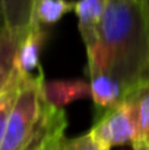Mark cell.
<instances>
[{
	"instance_id": "6da1fadb",
	"label": "cell",
	"mask_w": 149,
	"mask_h": 150,
	"mask_svg": "<svg viewBox=\"0 0 149 150\" xmlns=\"http://www.w3.org/2000/svg\"><path fill=\"white\" fill-rule=\"evenodd\" d=\"M86 74L115 79L124 96L149 77V28L138 0H107L98 41L86 48Z\"/></svg>"
},
{
	"instance_id": "7a4b0ae2",
	"label": "cell",
	"mask_w": 149,
	"mask_h": 150,
	"mask_svg": "<svg viewBox=\"0 0 149 150\" xmlns=\"http://www.w3.org/2000/svg\"><path fill=\"white\" fill-rule=\"evenodd\" d=\"M44 80L43 70L34 77L22 79L0 150H29L41 122Z\"/></svg>"
},
{
	"instance_id": "3957f363",
	"label": "cell",
	"mask_w": 149,
	"mask_h": 150,
	"mask_svg": "<svg viewBox=\"0 0 149 150\" xmlns=\"http://www.w3.org/2000/svg\"><path fill=\"white\" fill-rule=\"evenodd\" d=\"M89 134L99 150L138 143L139 120L135 98L129 95L115 106L101 112Z\"/></svg>"
},
{
	"instance_id": "277c9868",
	"label": "cell",
	"mask_w": 149,
	"mask_h": 150,
	"mask_svg": "<svg viewBox=\"0 0 149 150\" xmlns=\"http://www.w3.org/2000/svg\"><path fill=\"white\" fill-rule=\"evenodd\" d=\"M48 37L50 32L47 28H43L38 23L32 22L29 29L19 38L15 70L21 76V79L34 77L40 73V58Z\"/></svg>"
},
{
	"instance_id": "5b68a950",
	"label": "cell",
	"mask_w": 149,
	"mask_h": 150,
	"mask_svg": "<svg viewBox=\"0 0 149 150\" xmlns=\"http://www.w3.org/2000/svg\"><path fill=\"white\" fill-rule=\"evenodd\" d=\"M43 96L50 105L56 108H64L72 102L91 98L89 82L82 79L44 80Z\"/></svg>"
},
{
	"instance_id": "8992f818",
	"label": "cell",
	"mask_w": 149,
	"mask_h": 150,
	"mask_svg": "<svg viewBox=\"0 0 149 150\" xmlns=\"http://www.w3.org/2000/svg\"><path fill=\"white\" fill-rule=\"evenodd\" d=\"M105 4L107 0H76L73 3V12L78 18V29L86 48L98 41Z\"/></svg>"
},
{
	"instance_id": "52a82bcc",
	"label": "cell",
	"mask_w": 149,
	"mask_h": 150,
	"mask_svg": "<svg viewBox=\"0 0 149 150\" xmlns=\"http://www.w3.org/2000/svg\"><path fill=\"white\" fill-rule=\"evenodd\" d=\"M4 26L18 37H22L34 19V9L38 0H0Z\"/></svg>"
},
{
	"instance_id": "ba28073f",
	"label": "cell",
	"mask_w": 149,
	"mask_h": 150,
	"mask_svg": "<svg viewBox=\"0 0 149 150\" xmlns=\"http://www.w3.org/2000/svg\"><path fill=\"white\" fill-rule=\"evenodd\" d=\"M89 89L91 98L101 112L115 106L126 98L121 85L105 73L89 76Z\"/></svg>"
},
{
	"instance_id": "9c48e42d",
	"label": "cell",
	"mask_w": 149,
	"mask_h": 150,
	"mask_svg": "<svg viewBox=\"0 0 149 150\" xmlns=\"http://www.w3.org/2000/svg\"><path fill=\"white\" fill-rule=\"evenodd\" d=\"M19 38L21 37L15 35L7 28L0 31V93L15 73V58Z\"/></svg>"
},
{
	"instance_id": "30bf717a",
	"label": "cell",
	"mask_w": 149,
	"mask_h": 150,
	"mask_svg": "<svg viewBox=\"0 0 149 150\" xmlns=\"http://www.w3.org/2000/svg\"><path fill=\"white\" fill-rule=\"evenodd\" d=\"M73 3L72 0H38L34 9L32 22L43 28H50L73 10Z\"/></svg>"
},
{
	"instance_id": "8fae6325",
	"label": "cell",
	"mask_w": 149,
	"mask_h": 150,
	"mask_svg": "<svg viewBox=\"0 0 149 150\" xmlns=\"http://www.w3.org/2000/svg\"><path fill=\"white\" fill-rule=\"evenodd\" d=\"M21 83H22V79L15 70L7 86L0 93V146H1V142H3V137H4V133L7 128L10 114L13 111V106H15L18 95H19Z\"/></svg>"
},
{
	"instance_id": "7c38bea8",
	"label": "cell",
	"mask_w": 149,
	"mask_h": 150,
	"mask_svg": "<svg viewBox=\"0 0 149 150\" xmlns=\"http://www.w3.org/2000/svg\"><path fill=\"white\" fill-rule=\"evenodd\" d=\"M132 96L135 98L138 108L139 142H146L149 139V77L138 85Z\"/></svg>"
},
{
	"instance_id": "4fadbf2b",
	"label": "cell",
	"mask_w": 149,
	"mask_h": 150,
	"mask_svg": "<svg viewBox=\"0 0 149 150\" xmlns=\"http://www.w3.org/2000/svg\"><path fill=\"white\" fill-rule=\"evenodd\" d=\"M58 150H99L95 142L92 140L91 134L86 133L83 136L75 139H64Z\"/></svg>"
},
{
	"instance_id": "5bb4252c",
	"label": "cell",
	"mask_w": 149,
	"mask_h": 150,
	"mask_svg": "<svg viewBox=\"0 0 149 150\" xmlns=\"http://www.w3.org/2000/svg\"><path fill=\"white\" fill-rule=\"evenodd\" d=\"M139 4H140V9H142V13H143V18L148 23L149 28V0H138Z\"/></svg>"
},
{
	"instance_id": "9a60e30c",
	"label": "cell",
	"mask_w": 149,
	"mask_h": 150,
	"mask_svg": "<svg viewBox=\"0 0 149 150\" xmlns=\"http://www.w3.org/2000/svg\"><path fill=\"white\" fill-rule=\"evenodd\" d=\"M132 150H149V146L145 142H138V143L132 144Z\"/></svg>"
},
{
	"instance_id": "2e32d148",
	"label": "cell",
	"mask_w": 149,
	"mask_h": 150,
	"mask_svg": "<svg viewBox=\"0 0 149 150\" xmlns=\"http://www.w3.org/2000/svg\"><path fill=\"white\" fill-rule=\"evenodd\" d=\"M4 19H3V12H1V1H0V31L4 29Z\"/></svg>"
},
{
	"instance_id": "e0dca14e",
	"label": "cell",
	"mask_w": 149,
	"mask_h": 150,
	"mask_svg": "<svg viewBox=\"0 0 149 150\" xmlns=\"http://www.w3.org/2000/svg\"><path fill=\"white\" fill-rule=\"evenodd\" d=\"M145 143H148V146H149V139H148V140H146V142H145Z\"/></svg>"
}]
</instances>
